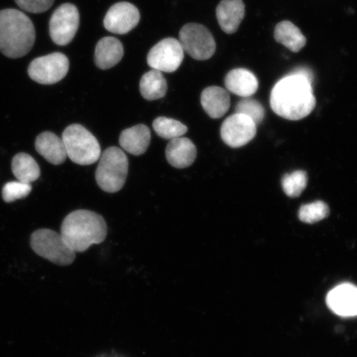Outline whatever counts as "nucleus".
Instances as JSON below:
<instances>
[{"label":"nucleus","mask_w":357,"mask_h":357,"mask_svg":"<svg viewBox=\"0 0 357 357\" xmlns=\"http://www.w3.org/2000/svg\"><path fill=\"white\" fill-rule=\"evenodd\" d=\"M311 80L296 71L275 84L271 93L275 113L289 120H301L312 113L316 105Z\"/></svg>","instance_id":"1"},{"label":"nucleus","mask_w":357,"mask_h":357,"mask_svg":"<svg viewBox=\"0 0 357 357\" xmlns=\"http://www.w3.org/2000/svg\"><path fill=\"white\" fill-rule=\"evenodd\" d=\"M60 234L73 251L84 252L91 245L104 242L107 225L100 214L80 209L66 217L62 222Z\"/></svg>","instance_id":"2"},{"label":"nucleus","mask_w":357,"mask_h":357,"mask_svg":"<svg viewBox=\"0 0 357 357\" xmlns=\"http://www.w3.org/2000/svg\"><path fill=\"white\" fill-rule=\"evenodd\" d=\"M36 32L25 13L7 8L0 11V52L7 57L20 58L32 50Z\"/></svg>","instance_id":"3"},{"label":"nucleus","mask_w":357,"mask_h":357,"mask_svg":"<svg viewBox=\"0 0 357 357\" xmlns=\"http://www.w3.org/2000/svg\"><path fill=\"white\" fill-rule=\"evenodd\" d=\"M67 158L80 166H89L100 158L101 149L99 142L82 125L73 124L62 133Z\"/></svg>","instance_id":"4"},{"label":"nucleus","mask_w":357,"mask_h":357,"mask_svg":"<svg viewBox=\"0 0 357 357\" xmlns=\"http://www.w3.org/2000/svg\"><path fill=\"white\" fill-rule=\"evenodd\" d=\"M100 159L96 173L98 185L108 193L121 190L128 172L126 154L119 147L112 146L102 153Z\"/></svg>","instance_id":"5"},{"label":"nucleus","mask_w":357,"mask_h":357,"mask_svg":"<svg viewBox=\"0 0 357 357\" xmlns=\"http://www.w3.org/2000/svg\"><path fill=\"white\" fill-rule=\"evenodd\" d=\"M31 248L36 254L61 266L73 264L75 252L66 245L61 234L51 229H39L31 236Z\"/></svg>","instance_id":"6"},{"label":"nucleus","mask_w":357,"mask_h":357,"mask_svg":"<svg viewBox=\"0 0 357 357\" xmlns=\"http://www.w3.org/2000/svg\"><path fill=\"white\" fill-rule=\"evenodd\" d=\"M178 42L183 50L195 60H208L216 51V43L211 31L198 24H188L183 26Z\"/></svg>","instance_id":"7"},{"label":"nucleus","mask_w":357,"mask_h":357,"mask_svg":"<svg viewBox=\"0 0 357 357\" xmlns=\"http://www.w3.org/2000/svg\"><path fill=\"white\" fill-rule=\"evenodd\" d=\"M69 60L60 52L36 58L31 62L28 73L35 82L53 84L61 82L69 70Z\"/></svg>","instance_id":"8"},{"label":"nucleus","mask_w":357,"mask_h":357,"mask_svg":"<svg viewBox=\"0 0 357 357\" xmlns=\"http://www.w3.org/2000/svg\"><path fill=\"white\" fill-rule=\"evenodd\" d=\"M79 25L78 8L71 3L58 7L49 22L52 41L58 46H66L73 41Z\"/></svg>","instance_id":"9"},{"label":"nucleus","mask_w":357,"mask_h":357,"mask_svg":"<svg viewBox=\"0 0 357 357\" xmlns=\"http://www.w3.org/2000/svg\"><path fill=\"white\" fill-rule=\"evenodd\" d=\"M185 52L178 40L166 38L151 49L147 64L160 73H172L178 70L184 60Z\"/></svg>","instance_id":"10"},{"label":"nucleus","mask_w":357,"mask_h":357,"mask_svg":"<svg viewBox=\"0 0 357 357\" xmlns=\"http://www.w3.org/2000/svg\"><path fill=\"white\" fill-rule=\"evenodd\" d=\"M256 134L257 125L247 116L241 114L231 115L221 127L222 141L234 149L247 145Z\"/></svg>","instance_id":"11"},{"label":"nucleus","mask_w":357,"mask_h":357,"mask_svg":"<svg viewBox=\"0 0 357 357\" xmlns=\"http://www.w3.org/2000/svg\"><path fill=\"white\" fill-rule=\"evenodd\" d=\"M140 21V13L133 4L128 2L115 3L107 12L104 25L110 33L126 34Z\"/></svg>","instance_id":"12"},{"label":"nucleus","mask_w":357,"mask_h":357,"mask_svg":"<svg viewBox=\"0 0 357 357\" xmlns=\"http://www.w3.org/2000/svg\"><path fill=\"white\" fill-rule=\"evenodd\" d=\"M327 305L335 314L342 317L357 316V287L342 284L328 294Z\"/></svg>","instance_id":"13"},{"label":"nucleus","mask_w":357,"mask_h":357,"mask_svg":"<svg viewBox=\"0 0 357 357\" xmlns=\"http://www.w3.org/2000/svg\"><path fill=\"white\" fill-rule=\"evenodd\" d=\"M166 155L168 162L173 167L184 169L195 162L197 156V149L189 138H174L169 142Z\"/></svg>","instance_id":"14"},{"label":"nucleus","mask_w":357,"mask_h":357,"mask_svg":"<svg viewBox=\"0 0 357 357\" xmlns=\"http://www.w3.org/2000/svg\"><path fill=\"white\" fill-rule=\"evenodd\" d=\"M35 149L49 163L61 165L67 158L66 150L62 138L52 132H44L36 138Z\"/></svg>","instance_id":"15"},{"label":"nucleus","mask_w":357,"mask_h":357,"mask_svg":"<svg viewBox=\"0 0 357 357\" xmlns=\"http://www.w3.org/2000/svg\"><path fill=\"white\" fill-rule=\"evenodd\" d=\"M217 19L223 32L233 34L238 31L245 16L243 0H222L216 10Z\"/></svg>","instance_id":"16"},{"label":"nucleus","mask_w":357,"mask_h":357,"mask_svg":"<svg viewBox=\"0 0 357 357\" xmlns=\"http://www.w3.org/2000/svg\"><path fill=\"white\" fill-rule=\"evenodd\" d=\"M151 142V131L144 124L125 129L119 137V144L124 151L134 155L144 154Z\"/></svg>","instance_id":"17"},{"label":"nucleus","mask_w":357,"mask_h":357,"mask_svg":"<svg viewBox=\"0 0 357 357\" xmlns=\"http://www.w3.org/2000/svg\"><path fill=\"white\" fill-rule=\"evenodd\" d=\"M201 105L209 117L220 119L230 108L229 93L221 87L209 86L201 93Z\"/></svg>","instance_id":"18"},{"label":"nucleus","mask_w":357,"mask_h":357,"mask_svg":"<svg viewBox=\"0 0 357 357\" xmlns=\"http://www.w3.org/2000/svg\"><path fill=\"white\" fill-rule=\"evenodd\" d=\"M225 86L231 93L243 98L254 95L258 89V80L252 71L247 69H234L226 75Z\"/></svg>","instance_id":"19"},{"label":"nucleus","mask_w":357,"mask_h":357,"mask_svg":"<svg viewBox=\"0 0 357 357\" xmlns=\"http://www.w3.org/2000/svg\"><path fill=\"white\" fill-rule=\"evenodd\" d=\"M123 47L119 39L106 37L98 42L96 47L95 61L98 68L109 70L122 60Z\"/></svg>","instance_id":"20"},{"label":"nucleus","mask_w":357,"mask_h":357,"mask_svg":"<svg viewBox=\"0 0 357 357\" xmlns=\"http://www.w3.org/2000/svg\"><path fill=\"white\" fill-rule=\"evenodd\" d=\"M274 35L276 42L294 52H300L306 44V38L301 29L289 21L280 22L275 26Z\"/></svg>","instance_id":"21"},{"label":"nucleus","mask_w":357,"mask_h":357,"mask_svg":"<svg viewBox=\"0 0 357 357\" xmlns=\"http://www.w3.org/2000/svg\"><path fill=\"white\" fill-rule=\"evenodd\" d=\"M140 91L147 100L162 99L167 92V80L160 71L153 69L142 75Z\"/></svg>","instance_id":"22"},{"label":"nucleus","mask_w":357,"mask_h":357,"mask_svg":"<svg viewBox=\"0 0 357 357\" xmlns=\"http://www.w3.org/2000/svg\"><path fill=\"white\" fill-rule=\"evenodd\" d=\"M13 175L22 183L31 184L38 180L41 175L38 164L29 154H17L12 160Z\"/></svg>","instance_id":"23"},{"label":"nucleus","mask_w":357,"mask_h":357,"mask_svg":"<svg viewBox=\"0 0 357 357\" xmlns=\"http://www.w3.org/2000/svg\"><path fill=\"white\" fill-rule=\"evenodd\" d=\"M153 129L159 137L169 140L181 137L188 131L185 124L166 117L155 119L153 122Z\"/></svg>","instance_id":"24"},{"label":"nucleus","mask_w":357,"mask_h":357,"mask_svg":"<svg viewBox=\"0 0 357 357\" xmlns=\"http://www.w3.org/2000/svg\"><path fill=\"white\" fill-rule=\"evenodd\" d=\"M329 208L327 204L323 201H316V202L303 205L298 213L300 220L306 223H315L329 215Z\"/></svg>","instance_id":"25"},{"label":"nucleus","mask_w":357,"mask_h":357,"mask_svg":"<svg viewBox=\"0 0 357 357\" xmlns=\"http://www.w3.org/2000/svg\"><path fill=\"white\" fill-rule=\"evenodd\" d=\"M307 176L305 172L298 171L285 175L282 178L284 193L289 197L296 198L306 188Z\"/></svg>","instance_id":"26"},{"label":"nucleus","mask_w":357,"mask_h":357,"mask_svg":"<svg viewBox=\"0 0 357 357\" xmlns=\"http://www.w3.org/2000/svg\"><path fill=\"white\" fill-rule=\"evenodd\" d=\"M236 113L247 116L257 126L265 118V109L261 102L249 98H245L244 100L238 102L236 107Z\"/></svg>","instance_id":"27"},{"label":"nucleus","mask_w":357,"mask_h":357,"mask_svg":"<svg viewBox=\"0 0 357 357\" xmlns=\"http://www.w3.org/2000/svg\"><path fill=\"white\" fill-rule=\"evenodd\" d=\"M31 191L32 185L21 181H11L4 185L2 190V197L4 202H15L17 199L26 198Z\"/></svg>","instance_id":"28"},{"label":"nucleus","mask_w":357,"mask_h":357,"mask_svg":"<svg viewBox=\"0 0 357 357\" xmlns=\"http://www.w3.org/2000/svg\"><path fill=\"white\" fill-rule=\"evenodd\" d=\"M55 0H15L22 10L33 13L46 12L52 6Z\"/></svg>","instance_id":"29"}]
</instances>
